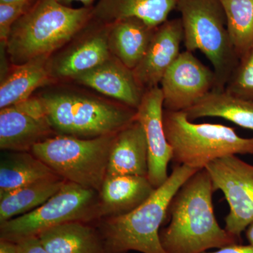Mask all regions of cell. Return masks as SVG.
<instances>
[{"label": "cell", "mask_w": 253, "mask_h": 253, "mask_svg": "<svg viewBox=\"0 0 253 253\" xmlns=\"http://www.w3.org/2000/svg\"><path fill=\"white\" fill-rule=\"evenodd\" d=\"M212 179L206 169L195 173L174 195L168 211L169 224L160 239L167 253H204L238 244L214 215Z\"/></svg>", "instance_id": "obj_1"}, {"label": "cell", "mask_w": 253, "mask_h": 253, "mask_svg": "<svg viewBox=\"0 0 253 253\" xmlns=\"http://www.w3.org/2000/svg\"><path fill=\"white\" fill-rule=\"evenodd\" d=\"M92 7H71L57 0H36L16 21L4 43L10 61L19 66L48 56L84 31Z\"/></svg>", "instance_id": "obj_2"}, {"label": "cell", "mask_w": 253, "mask_h": 253, "mask_svg": "<svg viewBox=\"0 0 253 253\" xmlns=\"http://www.w3.org/2000/svg\"><path fill=\"white\" fill-rule=\"evenodd\" d=\"M198 171L185 165H176L167 180L139 207L123 215L94 222L107 253H167L160 239L161 226L167 219L174 195Z\"/></svg>", "instance_id": "obj_3"}, {"label": "cell", "mask_w": 253, "mask_h": 253, "mask_svg": "<svg viewBox=\"0 0 253 253\" xmlns=\"http://www.w3.org/2000/svg\"><path fill=\"white\" fill-rule=\"evenodd\" d=\"M163 126L178 166L201 170L218 158L253 155V137H241L223 125L194 123L184 111L163 110Z\"/></svg>", "instance_id": "obj_4"}, {"label": "cell", "mask_w": 253, "mask_h": 253, "mask_svg": "<svg viewBox=\"0 0 253 253\" xmlns=\"http://www.w3.org/2000/svg\"><path fill=\"white\" fill-rule=\"evenodd\" d=\"M56 134L91 139L118 132L136 119V109L122 103L71 92L40 96Z\"/></svg>", "instance_id": "obj_5"}, {"label": "cell", "mask_w": 253, "mask_h": 253, "mask_svg": "<svg viewBox=\"0 0 253 253\" xmlns=\"http://www.w3.org/2000/svg\"><path fill=\"white\" fill-rule=\"evenodd\" d=\"M186 50H199L211 61L215 74L214 89L223 90L239 58L228 33L219 0H178Z\"/></svg>", "instance_id": "obj_6"}, {"label": "cell", "mask_w": 253, "mask_h": 253, "mask_svg": "<svg viewBox=\"0 0 253 253\" xmlns=\"http://www.w3.org/2000/svg\"><path fill=\"white\" fill-rule=\"evenodd\" d=\"M115 135L84 139L56 134L35 145L31 152L65 181L99 192Z\"/></svg>", "instance_id": "obj_7"}, {"label": "cell", "mask_w": 253, "mask_h": 253, "mask_svg": "<svg viewBox=\"0 0 253 253\" xmlns=\"http://www.w3.org/2000/svg\"><path fill=\"white\" fill-rule=\"evenodd\" d=\"M99 219L97 191L66 181L58 192L42 206L0 224V239L17 244L64 223H94Z\"/></svg>", "instance_id": "obj_8"}, {"label": "cell", "mask_w": 253, "mask_h": 253, "mask_svg": "<svg viewBox=\"0 0 253 253\" xmlns=\"http://www.w3.org/2000/svg\"><path fill=\"white\" fill-rule=\"evenodd\" d=\"M205 169L214 191H221L229 206L224 229L239 240L253 222V166L231 155L214 160Z\"/></svg>", "instance_id": "obj_9"}, {"label": "cell", "mask_w": 253, "mask_h": 253, "mask_svg": "<svg viewBox=\"0 0 253 253\" xmlns=\"http://www.w3.org/2000/svg\"><path fill=\"white\" fill-rule=\"evenodd\" d=\"M215 74L191 51L179 54L161 82L163 108L185 111L203 99L215 86Z\"/></svg>", "instance_id": "obj_10"}, {"label": "cell", "mask_w": 253, "mask_h": 253, "mask_svg": "<svg viewBox=\"0 0 253 253\" xmlns=\"http://www.w3.org/2000/svg\"><path fill=\"white\" fill-rule=\"evenodd\" d=\"M163 96L159 86L145 91L136 109V120L144 128L148 146V175L155 189L168 178L172 149L163 126Z\"/></svg>", "instance_id": "obj_11"}, {"label": "cell", "mask_w": 253, "mask_h": 253, "mask_svg": "<svg viewBox=\"0 0 253 253\" xmlns=\"http://www.w3.org/2000/svg\"><path fill=\"white\" fill-rule=\"evenodd\" d=\"M183 41L181 18L168 20L158 26L142 59L132 70L145 91L159 86L165 73L180 54Z\"/></svg>", "instance_id": "obj_12"}, {"label": "cell", "mask_w": 253, "mask_h": 253, "mask_svg": "<svg viewBox=\"0 0 253 253\" xmlns=\"http://www.w3.org/2000/svg\"><path fill=\"white\" fill-rule=\"evenodd\" d=\"M97 23V27L89 30L83 38L54 59L49 58V69L52 79L74 80L111 57L108 43L110 24Z\"/></svg>", "instance_id": "obj_13"}, {"label": "cell", "mask_w": 253, "mask_h": 253, "mask_svg": "<svg viewBox=\"0 0 253 253\" xmlns=\"http://www.w3.org/2000/svg\"><path fill=\"white\" fill-rule=\"evenodd\" d=\"M74 81L134 109L139 107L146 91L138 83L132 70L112 55Z\"/></svg>", "instance_id": "obj_14"}, {"label": "cell", "mask_w": 253, "mask_h": 253, "mask_svg": "<svg viewBox=\"0 0 253 253\" xmlns=\"http://www.w3.org/2000/svg\"><path fill=\"white\" fill-rule=\"evenodd\" d=\"M155 189L147 176L106 175L98 192L99 219L134 211L149 199Z\"/></svg>", "instance_id": "obj_15"}, {"label": "cell", "mask_w": 253, "mask_h": 253, "mask_svg": "<svg viewBox=\"0 0 253 253\" xmlns=\"http://www.w3.org/2000/svg\"><path fill=\"white\" fill-rule=\"evenodd\" d=\"M46 118L35 117L12 106L0 111V149L31 151L35 145L56 135Z\"/></svg>", "instance_id": "obj_16"}, {"label": "cell", "mask_w": 253, "mask_h": 253, "mask_svg": "<svg viewBox=\"0 0 253 253\" xmlns=\"http://www.w3.org/2000/svg\"><path fill=\"white\" fill-rule=\"evenodd\" d=\"M107 175H148V146L144 128L134 120L116 133Z\"/></svg>", "instance_id": "obj_17"}, {"label": "cell", "mask_w": 253, "mask_h": 253, "mask_svg": "<svg viewBox=\"0 0 253 253\" xmlns=\"http://www.w3.org/2000/svg\"><path fill=\"white\" fill-rule=\"evenodd\" d=\"M49 253H108L94 222L71 221L38 236Z\"/></svg>", "instance_id": "obj_18"}, {"label": "cell", "mask_w": 253, "mask_h": 253, "mask_svg": "<svg viewBox=\"0 0 253 253\" xmlns=\"http://www.w3.org/2000/svg\"><path fill=\"white\" fill-rule=\"evenodd\" d=\"M156 28L134 17L111 23L108 37L111 54L134 70L149 47Z\"/></svg>", "instance_id": "obj_19"}, {"label": "cell", "mask_w": 253, "mask_h": 253, "mask_svg": "<svg viewBox=\"0 0 253 253\" xmlns=\"http://www.w3.org/2000/svg\"><path fill=\"white\" fill-rule=\"evenodd\" d=\"M178 0H99L93 7V19L111 24L126 18H138L152 27L168 21Z\"/></svg>", "instance_id": "obj_20"}, {"label": "cell", "mask_w": 253, "mask_h": 253, "mask_svg": "<svg viewBox=\"0 0 253 253\" xmlns=\"http://www.w3.org/2000/svg\"><path fill=\"white\" fill-rule=\"evenodd\" d=\"M48 56H42L27 63L14 66L1 80L0 109L10 107L31 97L38 88L52 81Z\"/></svg>", "instance_id": "obj_21"}, {"label": "cell", "mask_w": 253, "mask_h": 253, "mask_svg": "<svg viewBox=\"0 0 253 253\" xmlns=\"http://www.w3.org/2000/svg\"><path fill=\"white\" fill-rule=\"evenodd\" d=\"M190 121L206 117L221 118L253 131V101L213 89L184 111Z\"/></svg>", "instance_id": "obj_22"}, {"label": "cell", "mask_w": 253, "mask_h": 253, "mask_svg": "<svg viewBox=\"0 0 253 253\" xmlns=\"http://www.w3.org/2000/svg\"><path fill=\"white\" fill-rule=\"evenodd\" d=\"M56 175L31 151H6L0 162V195Z\"/></svg>", "instance_id": "obj_23"}, {"label": "cell", "mask_w": 253, "mask_h": 253, "mask_svg": "<svg viewBox=\"0 0 253 253\" xmlns=\"http://www.w3.org/2000/svg\"><path fill=\"white\" fill-rule=\"evenodd\" d=\"M66 181L56 175L0 195V224L42 206L58 192Z\"/></svg>", "instance_id": "obj_24"}, {"label": "cell", "mask_w": 253, "mask_h": 253, "mask_svg": "<svg viewBox=\"0 0 253 253\" xmlns=\"http://www.w3.org/2000/svg\"><path fill=\"white\" fill-rule=\"evenodd\" d=\"M226 18L228 33L240 59L253 45V0H219Z\"/></svg>", "instance_id": "obj_25"}, {"label": "cell", "mask_w": 253, "mask_h": 253, "mask_svg": "<svg viewBox=\"0 0 253 253\" xmlns=\"http://www.w3.org/2000/svg\"><path fill=\"white\" fill-rule=\"evenodd\" d=\"M224 89L234 96L253 101V45L240 59Z\"/></svg>", "instance_id": "obj_26"}, {"label": "cell", "mask_w": 253, "mask_h": 253, "mask_svg": "<svg viewBox=\"0 0 253 253\" xmlns=\"http://www.w3.org/2000/svg\"><path fill=\"white\" fill-rule=\"evenodd\" d=\"M35 0H18L12 2L0 3V38L6 41L11 28L33 4Z\"/></svg>", "instance_id": "obj_27"}, {"label": "cell", "mask_w": 253, "mask_h": 253, "mask_svg": "<svg viewBox=\"0 0 253 253\" xmlns=\"http://www.w3.org/2000/svg\"><path fill=\"white\" fill-rule=\"evenodd\" d=\"M16 244L18 253H49L41 244L38 236L23 239Z\"/></svg>", "instance_id": "obj_28"}, {"label": "cell", "mask_w": 253, "mask_h": 253, "mask_svg": "<svg viewBox=\"0 0 253 253\" xmlns=\"http://www.w3.org/2000/svg\"><path fill=\"white\" fill-rule=\"evenodd\" d=\"M204 253H253V246L250 244L244 246V245L236 244L217 249V251L214 252Z\"/></svg>", "instance_id": "obj_29"}, {"label": "cell", "mask_w": 253, "mask_h": 253, "mask_svg": "<svg viewBox=\"0 0 253 253\" xmlns=\"http://www.w3.org/2000/svg\"><path fill=\"white\" fill-rule=\"evenodd\" d=\"M0 253H18L17 244L6 240L0 239Z\"/></svg>", "instance_id": "obj_30"}, {"label": "cell", "mask_w": 253, "mask_h": 253, "mask_svg": "<svg viewBox=\"0 0 253 253\" xmlns=\"http://www.w3.org/2000/svg\"><path fill=\"white\" fill-rule=\"evenodd\" d=\"M59 3L66 6H69L74 1H79L82 3L85 7H92V4L95 0H57Z\"/></svg>", "instance_id": "obj_31"}, {"label": "cell", "mask_w": 253, "mask_h": 253, "mask_svg": "<svg viewBox=\"0 0 253 253\" xmlns=\"http://www.w3.org/2000/svg\"><path fill=\"white\" fill-rule=\"evenodd\" d=\"M246 238L249 241V244L253 246V222L246 229Z\"/></svg>", "instance_id": "obj_32"}, {"label": "cell", "mask_w": 253, "mask_h": 253, "mask_svg": "<svg viewBox=\"0 0 253 253\" xmlns=\"http://www.w3.org/2000/svg\"><path fill=\"white\" fill-rule=\"evenodd\" d=\"M18 1V0H0V3L12 2V1Z\"/></svg>", "instance_id": "obj_33"}]
</instances>
